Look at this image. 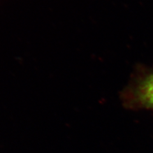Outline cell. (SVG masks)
<instances>
[{"label":"cell","instance_id":"1","mask_svg":"<svg viewBox=\"0 0 153 153\" xmlns=\"http://www.w3.org/2000/svg\"><path fill=\"white\" fill-rule=\"evenodd\" d=\"M130 99L138 107L153 110V74L137 85Z\"/></svg>","mask_w":153,"mask_h":153}]
</instances>
